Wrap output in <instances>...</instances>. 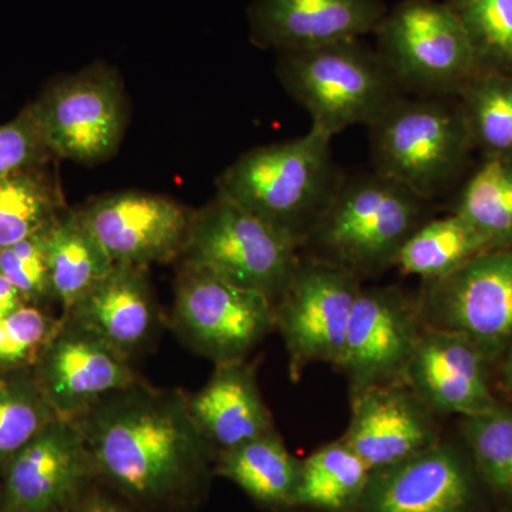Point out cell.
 I'll return each mask as SVG.
<instances>
[{
  "mask_svg": "<svg viewBox=\"0 0 512 512\" xmlns=\"http://www.w3.org/2000/svg\"><path fill=\"white\" fill-rule=\"evenodd\" d=\"M419 308L424 326L466 336L494 362L512 339V248L485 251L430 282Z\"/></svg>",
  "mask_w": 512,
  "mask_h": 512,
  "instance_id": "cell-11",
  "label": "cell"
},
{
  "mask_svg": "<svg viewBox=\"0 0 512 512\" xmlns=\"http://www.w3.org/2000/svg\"><path fill=\"white\" fill-rule=\"evenodd\" d=\"M359 276L319 259H301L274 303L293 380L313 363L338 366L345 350Z\"/></svg>",
  "mask_w": 512,
  "mask_h": 512,
  "instance_id": "cell-10",
  "label": "cell"
},
{
  "mask_svg": "<svg viewBox=\"0 0 512 512\" xmlns=\"http://www.w3.org/2000/svg\"><path fill=\"white\" fill-rule=\"evenodd\" d=\"M57 323L32 303L0 319V367L13 370L36 360Z\"/></svg>",
  "mask_w": 512,
  "mask_h": 512,
  "instance_id": "cell-33",
  "label": "cell"
},
{
  "mask_svg": "<svg viewBox=\"0 0 512 512\" xmlns=\"http://www.w3.org/2000/svg\"><path fill=\"white\" fill-rule=\"evenodd\" d=\"M60 512H138L119 494L96 481Z\"/></svg>",
  "mask_w": 512,
  "mask_h": 512,
  "instance_id": "cell-35",
  "label": "cell"
},
{
  "mask_svg": "<svg viewBox=\"0 0 512 512\" xmlns=\"http://www.w3.org/2000/svg\"><path fill=\"white\" fill-rule=\"evenodd\" d=\"M77 212L114 264L143 268L183 255L194 214L171 198L138 191L103 195Z\"/></svg>",
  "mask_w": 512,
  "mask_h": 512,
  "instance_id": "cell-14",
  "label": "cell"
},
{
  "mask_svg": "<svg viewBox=\"0 0 512 512\" xmlns=\"http://www.w3.org/2000/svg\"><path fill=\"white\" fill-rule=\"evenodd\" d=\"M457 96L473 147L512 158V73L478 69Z\"/></svg>",
  "mask_w": 512,
  "mask_h": 512,
  "instance_id": "cell-27",
  "label": "cell"
},
{
  "mask_svg": "<svg viewBox=\"0 0 512 512\" xmlns=\"http://www.w3.org/2000/svg\"><path fill=\"white\" fill-rule=\"evenodd\" d=\"M461 434L478 474L495 493L512 498V410L463 417Z\"/></svg>",
  "mask_w": 512,
  "mask_h": 512,
  "instance_id": "cell-30",
  "label": "cell"
},
{
  "mask_svg": "<svg viewBox=\"0 0 512 512\" xmlns=\"http://www.w3.org/2000/svg\"><path fill=\"white\" fill-rule=\"evenodd\" d=\"M32 106L53 157L94 165L119 150L127 101L113 67L96 63L56 80Z\"/></svg>",
  "mask_w": 512,
  "mask_h": 512,
  "instance_id": "cell-9",
  "label": "cell"
},
{
  "mask_svg": "<svg viewBox=\"0 0 512 512\" xmlns=\"http://www.w3.org/2000/svg\"><path fill=\"white\" fill-rule=\"evenodd\" d=\"M375 35L394 80L416 97L457 96L480 69L470 36L447 2L403 0Z\"/></svg>",
  "mask_w": 512,
  "mask_h": 512,
  "instance_id": "cell-6",
  "label": "cell"
},
{
  "mask_svg": "<svg viewBox=\"0 0 512 512\" xmlns=\"http://www.w3.org/2000/svg\"><path fill=\"white\" fill-rule=\"evenodd\" d=\"M47 261L53 299L63 315L114 266L79 212L67 211L47 232Z\"/></svg>",
  "mask_w": 512,
  "mask_h": 512,
  "instance_id": "cell-23",
  "label": "cell"
},
{
  "mask_svg": "<svg viewBox=\"0 0 512 512\" xmlns=\"http://www.w3.org/2000/svg\"><path fill=\"white\" fill-rule=\"evenodd\" d=\"M187 399L192 420L217 456L275 430L255 367L247 360L215 365L210 380Z\"/></svg>",
  "mask_w": 512,
  "mask_h": 512,
  "instance_id": "cell-21",
  "label": "cell"
},
{
  "mask_svg": "<svg viewBox=\"0 0 512 512\" xmlns=\"http://www.w3.org/2000/svg\"><path fill=\"white\" fill-rule=\"evenodd\" d=\"M56 417L33 373H0V474L10 458Z\"/></svg>",
  "mask_w": 512,
  "mask_h": 512,
  "instance_id": "cell-29",
  "label": "cell"
},
{
  "mask_svg": "<svg viewBox=\"0 0 512 512\" xmlns=\"http://www.w3.org/2000/svg\"><path fill=\"white\" fill-rule=\"evenodd\" d=\"M342 441L375 471L441 440L429 407L406 384L390 382L352 393V413Z\"/></svg>",
  "mask_w": 512,
  "mask_h": 512,
  "instance_id": "cell-16",
  "label": "cell"
},
{
  "mask_svg": "<svg viewBox=\"0 0 512 512\" xmlns=\"http://www.w3.org/2000/svg\"><path fill=\"white\" fill-rule=\"evenodd\" d=\"M100 484L138 512H194L215 476L217 451L187 394L141 380L77 419Z\"/></svg>",
  "mask_w": 512,
  "mask_h": 512,
  "instance_id": "cell-1",
  "label": "cell"
},
{
  "mask_svg": "<svg viewBox=\"0 0 512 512\" xmlns=\"http://www.w3.org/2000/svg\"><path fill=\"white\" fill-rule=\"evenodd\" d=\"M301 242L234 202L218 197L192 214L183 264L207 269L272 301L292 278Z\"/></svg>",
  "mask_w": 512,
  "mask_h": 512,
  "instance_id": "cell-7",
  "label": "cell"
},
{
  "mask_svg": "<svg viewBox=\"0 0 512 512\" xmlns=\"http://www.w3.org/2000/svg\"><path fill=\"white\" fill-rule=\"evenodd\" d=\"M52 157L32 104L16 119L0 126V178L46 164Z\"/></svg>",
  "mask_w": 512,
  "mask_h": 512,
  "instance_id": "cell-34",
  "label": "cell"
},
{
  "mask_svg": "<svg viewBox=\"0 0 512 512\" xmlns=\"http://www.w3.org/2000/svg\"><path fill=\"white\" fill-rule=\"evenodd\" d=\"M466 28L480 69L512 73V0H447Z\"/></svg>",
  "mask_w": 512,
  "mask_h": 512,
  "instance_id": "cell-31",
  "label": "cell"
},
{
  "mask_svg": "<svg viewBox=\"0 0 512 512\" xmlns=\"http://www.w3.org/2000/svg\"><path fill=\"white\" fill-rule=\"evenodd\" d=\"M487 359L466 336L424 326L400 382L433 413L477 416L498 406Z\"/></svg>",
  "mask_w": 512,
  "mask_h": 512,
  "instance_id": "cell-17",
  "label": "cell"
},
{
  "mask_svg": "<svg viewBox=\"0 0 512 512\" xmlns=\"http://www.w3.org/2000/svg\"><path fill=\"white\" fill-rule=\"evenodd\" d=\"M332 138L318 128L295 140L252 148L218 177V197L305 239L343 175Z\"/></svg>",
  "mask_w": 512,
  "mask_h": 512,
  "instance_id": "cell-3",
  "label": "cell"
},
{
  "mask_svg": "<svg viewBox=\"0 0 512 512\" xmlns=\"http://www.w3.org/2000/svg\"><path fill=\"white\" fill-rule=\"evenodd\" d=\"M474 483L463 457L440 443L370 473L357 512H468Z\"/></svg>",
  "mask_w": 512,
  "mask_h": 512,
  "instance_id": "cell-19",
  "label": "cell"
},
{
  "mask_svg": "<svg viewBox=\"0 0 512 512\" xmlns=\"http://www.w3.org/2000/svg\"><path fill=\"white\" fill-rule=\"evenodd\" d=\"M302 461L289 453L275 430L222 451L215 476L227 478L245 494L268 507H293Z\"/></svg>",
  "mask_w": 512,
  "mask_h": 512,
  "instance_id": "cell-22",
  "label": "cell"
},
{
  "mask_svg": "<svg viewBox=\"0 0 512 512\" xmlns=\"http://www.w3.org/2000/svg\"><path fill=\"white\" fill-rule=\"evenodd\" d=\"M276 72L289 96L308 111L311 127L330 137L369 127L404 96L377 50L362 39L278 52Z\"/></svg>",
  "mask_w": 512,
  "mask_h": 512,
  "instance_id": "cell-4",
  "label": "cell"
},
{
  "mask_svg": "<svg viewBox=\"0 0 512 512\" xmlns=\"http://www.w3.org/2000/svg\"><path fill=\"white\" fill-rule=\"evenodd\" d=\"M485 251H490L487 241L453 212L423 222L404 242L394 265L403 274L419 276L430 284L453 274Z\"/></svg>",
  "mask_w": 512,
  "mask_h": 512,
  "instance_id": "cell-25",
  "label": "cell"
},
{
  "mask_svg": "<svg viewBox=\"0 0 512 512\" xmlns=\"http://www.w3.org/2000/svg\"><path fill=\"white\" fill-rule=\"evenodd\" d=\"M96 481L79 424L56 417L3 468L0 512H60Z\"/></svg>",
  "mask_w": 512,
  "mask_h": 512,
  "instance_id": "cell-13",
  "label": "cell"
},
{
  "mask_svg": "<svg viewBox=\"0 0 512 512\" xmlns=\"http://www.w3.org/2000/svg\"><path fill=\"white\" fill-rule=\"evenodd\" d=\"M453 212L490 249L512 248V158H485L461 188Z\"/></svg>",
  "mask_w": 512,
  "mask_h": 512,
  "instance_id": "cell-28",
  "label": "cell"
},
{
  "mask_svg": "<svg viewBox=\"0 0 512 512\" xmlns=\"http://www.w3.org/2000/svg\"><path fill=\"white\" fill-rule=\"evenodd\" d=\"M423 329L419 299L413 301L396 286H362L338 365L352 393L376 384L400 382Z\"/></svg>",
  "mask_w": 512,
  "mask_h": 512,
  "instance_id": "cell-15",
  "label": "cell"
},
{
  "mask_svg": "<svg viewBox=\"0 0 512 512\" xmlns=\"http://www.w3.org/2000/svg\"><path fill=\"white\" fill-rule=\"evenodd\" d=\"M387 12L383 0H252L249 30L262 49H311L375 33Z\"/></svg>",
  "mask_w": 512,
  "mask_h": 512,
  "instance_id": "cell-18",
  "label": "cell"
},
{
  "mask_svg": "<svg viewBox=\"0 0 512 512\" xmlns=\"http://www.w3.org/2000/svg\"><path fill=\"white\" fill-rule=\"evenodd\" d=\"M430 204L375 170L342 177L302 248L359 278L375 275L396 264L404 242L429 220Z\"/></svg>",
  "mask_w": 512,
  "mask_h": 512,
  "instance_id": "cell-2",
  "label": "cell"
},
{
  "mask_svg": "<svg viewBox=\"0 0 512 512\" xmlns=\"http://www.w3.org/2000/svg\"><path fill=\"white\" fill-rule=\"evenodd\" d=\"M504 366H503V377L505 387L512 396V339L508 343L507 349L504 352Z\"/></svg>",
  "mask_w": 512,
  "mask_h": 512,
  "instance_id": "cell-37",
  "label": "cell"
},
{
  "mask_svg": "<svg viewBox=\"0 0 512 512\" xmlns=\"http://www.w3.org/2000/svg\"><path fill=\"white\" fill-rule=\"evenodd\" d=\"M367 128L373 170L429 201L460 177L473 148L460 106L440 97L403 96Z\"/></svg>",
  "mask_w": 512,
  "mask_h": 512,
  "instance_id": "cell-5",
  "label": "cell"
},
{
  "mask_svg": "<svg viewBox=\"0 0 512 512\" xmlns=\"http://www.w3.org/2000/svg\"><path fill=\"white\" fill-rule=\"evenodd\" d=\"M174 332L215 365L247 360L275 329L274 301L198 266L183 264L175 282Z\"/></svg>",
  "mask_w": 512,
  "mask_h": 512,
  "instance_id": "cell-8",
  "label": "cell"
},
{
  "mask_svg": "<svg viewBox=\"0 0 512 512\" xmlns=\"http://www.w3.org/2000/svg\"><path fill=\"white\" fill-rule=\"evenodd\" d=\"M370 468L342 439L313 451L302 461L293 507L357 512Z\"/></svg>",
  "mask_w": 512,
  "mask_h": 512,
  "instance_id": "cell-24",
  "label": "cell"
},
{
  "mask_svg": "<svg viewBox=\"0 0 512 512\" xmlns=\"http://www.w3.org/2000/svg\"><path fill=\"white\" fill-rule=\"evenodd\" d=\"M49 228L9 247L0 248V275L15 285L26 302L32 305L53 298L47 261Z\"/></svg>",
  "mask_w": 512,
  "mask_h": 512,
  "instance_id": "cell-32",
  "label": "cell"
},
{
  "mask_svg": "<svg viewBox=\"0 0 512 512\" xmlns=\"http://www.w3.org/2000/svg\"><path fill=\"white\" fill-rule=\"evenodd\" d=\"M46 164L0 178V248L45 231L64 214L59 184Z\"/></svg>",
  "mask_w": 512,
  "mask_h": 512,
  "instance_id": "cell-26",
  "label": "cell"
},
{
  "mask_svg": "<svg viewBox=\"0 0 512 512\" xmlns=\"http://www.w3.org/2000/svg\"><path fill=\"white\" fill-rule=\"evenodd\" d=\"M147 268L114 264L66 315L131 359L153 339L160 323Z\"/></svg>",
  "mask_w": 512,
  "mask_h": 512,
  "instance_id": "cell-20",
  "label": "cell"
},
{
  "mask_svg": "<svg viewBox=\"0 0 512 512\" xmlns=\"http://www.w3.org/2000/svg\"><path fill=\"white\" fill-rule=\"evenodd\" d=\"M26 299L15 285L10 284L5 276L0 275V319L6 318L20 306L26 305Z\"/></svg>",
  "mask_w": 512,
  "mask_h": 512,
  "instance_id": "cell-36",
  "label": "cell"
},
{
  "mask_svg": "<svg viewBox=\"0 0 512 512\" xmlns=\"http://www.w3.org/2000/svg\"><path fill=\"white\" fill-rule=\"evenodd\" d=\"M33 372L57 417L77 420L111 394L141 382L130 359L93 330L63 316Z\"/></svg>",
  "mask_w": 512,
  "mask_h": 512,
  "instance_id": "cell-12",
  "label": "cell"
}]
</instances>
